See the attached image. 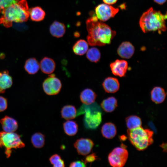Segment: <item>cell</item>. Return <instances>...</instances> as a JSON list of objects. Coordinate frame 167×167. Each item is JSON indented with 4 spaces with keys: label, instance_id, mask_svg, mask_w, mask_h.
<instances>
[{
    "label": "cell",
    "instance_id": "cb8c5ba5",
    "mask_svg": "<svg viewBox=\"0 0 167 167\" xmlns=\"http://www.w3.org/2000/svg\"><path fill=\"white\" fill-rule=\"evenodd\" d=\"M61 112L62 118L66 120H70L76 117L77 111L73 105H67L62 108Z\"/></svg>",
    "mask_w": 167,
    "mask_h": 167
},
{
    "label": "cell",
    "instance_id": "30bf717a",
    "mask_svg": "<svg viewBox=\"0 0 167 167\" xmlns=\"http://www.w3.org/2000/svg\"><path fill=\"white\" fill-rule=\"evenodd\" d=\"M110 67L113 75L122 77L125 75L128 68V64L125 60L118 59L111 63Z\"/></svg>",
    "mask_w": 167,
    "mask_h": 167
},
{
    "label": "cell",
    "instance_id": "7c38bea8",
    "mask_svg": "<svg viewBox=\"0 0 167 167\" xmlns=\"http://www.w3.org/2000/svg\"><path fill=\"white\" fill-rule=\"evenodd\" d=\"M135 49L134 46L129 42H122L118 46L117 53L121 58L125 59L131 58L134 53Z\"/></svg>",
    "mask_w": 167,
    "mask_h": 167
},
{
    "label": "cell",
    "instance_id": "5bb4252c",
    "mask_svg": "<svg viewBox=\"0 0 167 167\" xmlns=\"http://www.w3.org/2000/svg\"><path fill=\"white\" fill-rule=\"evenodd\" d=\"M2 128L4 131L7 132H14L18 128L17 121L13 118L5 116L0 120Z\"/></svg>",
    "mask_w": 167,
    "mask_h": 167
},
{
    "label": "cell",
    "instance_id": "7a4b0ae2",
    "mask_svg": "<svg viewBox=\"0 0 167 167\" xmlns=\"http://www.w3.org/2000/svg\"><path fill=\"white\" fill-rule=\"evenodd\" d=\"M0 18V24L6 28L14 23L24 22L29 16V10L26 0H19L3 10Z\"/></svg>",
    "mask_w": 167,
    "mask_h": 167
},
{
    "label": "cell",
    "instance_id": "ffe728a7",
    "mask_svg": "<svg viewBox=\"0 0 167 167\" xmlns=\"http://www.w3.org/2000/svg\"><path fill=\"white\" fill-rule=\"evenodd\" d=\"M101 132L103 136L108 139L114 138L117 133V129L115 125L111 122L105 123L102 126Z\"/></svg>",
    "mask_w": 167,
    "mask_h": 167
},
{
    "label": "cell",
    "instance_id": "1f68e13d",
    "mask_svg": "<svg viewBox=\"0 0 167 167\" xmlns=\"http://www.w3.org/2000/svg\"><path fill=\"white\" fill-rule=\"evenodd\" d=\"M7 107V101L6 98L0 96V112H2L6 109Z\"/></svg>",
    "mask_w": 167,
    "mask_h": 167
},
{
    "label": "cell",
    "instance_id": "d4e9b609",
    "mask_svg": "<svg viewBox=\"0 0 167 167\" xmlns=\"http://www.w3.org/2000/svg\"><path fill=\"white\" fill-rule=\"evenodd\" d=\"M63 128L65 133L67 135L73 136L77 133L78 126L76 122L68 120L63 124Z\"/></svg>",
    "mask_w": 167,
    "mask_h": 167
},
{
    "label": "cell",
    "instance_id": "f1b7e54d",
    "mask_svg": "<svg viewBox=\"0 0 167 167\" xmlns=\"http://www.w3.org/2000/svg\"><path fill=\"white\" fill-rule=\"evenodd\" d=\"M86 57L92 62H97L100 60L101 54L99 50L96 47L90 48L87 52Z\"/></svg>",
    "mask_w": 167,
    "mask_h": 167
},
{
    "label": "cell",
    "instance_id": "6da1fadb",
    "mask_svg": "<svg viewBox=\"0 0 167 167\" xmlns=\"http://www.w3.org/2000/svg\"><path fill=\"white\" fill-rule=\"evenodd\" d=\"M90 14L91 16L86 21L88 44L93 46H103L110 44L116 32L107 24L98 21L93 12H91Z\"/></svg>",
    "mask_w": 167,
    "mask_h": 167
},
{
    "label": "cell",
    "instance_id": "277c9868",
    "mask_svg": "<svg viewBox=\"0 0 167 167\" xmlns=\"http://www.w3.org/2000/svg\"><path fill=\"white\" fill-rule=\"evenodd\" d=\"M128 139L131 144L138 150L146 149L153 143V132L148 129L140 126L132 129H128Z\"/></svg>",
    "mask_w": 167,
    "mask_h": 167
},
{
    "label": "cell",
    "instance_id": "e575fe53",
    "mask_svg": "<svg viewBox=\"0 0 167 167\" xmlns=\"http://www.w3.org/2000/svg\"><path fill=\"white\" fill-rule=\"evenodd\" d=\"M86 164L84 161H77L71 162L69 165L70 167H85L86 166Z\"/></svg>",
    "mask_w": 167,
    "mask_h": 167
},
{
    "label": "cell",
    "instance_id": "4316f807",
    "mask_svg": "<svg viewBox=\"0 0 167 167\" xmlns=\"http://www.w3.org/2000/svg\"><path fill=\"white\" fill-rule=\"evenodd\" d=\"M31 142L35 148H41L45 144V136L40 132L36 133L32 135Z\"/></svg>",
    "mask_w": 167,
    "mask_h": 167
},
{
    "label": "cell",
    "instance_id": "52a82bcc",
    "mask_svg": "<svg viewBox=\"0 0 167 167\" xmlns=\"http://www.w3.org/2000/svg\"><path fill=\"white\" fill-rule=\"evenodd\" d=\"M62 86L60 80L55 77L54 74L49 75V77L44 80L42 84L44 92L49 95L58 94L61 90Z\"/></svg>",
    "mask_w": 167,
    "mask_h": 167
},
{
    "label": "cell",
    "instance_id": "ac0fdd59",
    "mask_svg": "<svg viewBox=\"0 0 167 167\" xmlns=\"http://www.w3.org/2000/svg\"><path fill=\"white\" fill-rule=\"evenodd\" d=\"M97 95L92 89L86 88L80 93V99L84 105H88L93 103L96 99Z\"/></svg>",
    "mask_w": 167,
    "mask_h": 167
},
{
    "label": "cell",
    "instance_id": "8992f818",
    "mask_svg": "<svg viewBox=\"0 0 167 167\" xmlns=\"http://www.w3.org/2000/svg\"><path fill=\"white\" fill-rule=\"evenodd\" d=\"M128 153L123 147L114 148L109 154L108 160L110 165L113 167H122L128 159Z\"/></svg>",
    "mask_w": 167,
    "mask_h": 167
},
{
    "label": "cell",
    "instance_id": "3957f363",
    "mask_svg": "<svg viewBox=\"0 0 167 167\" xmlns=\"http://www.w3.org/2000/svg\"><path fill=\"white\" fill-rule=\"evenodd\" d=\"M167 14L163 15L160 11L151 7L143 13L139 21L140 27L144 33L157 31L158 33L166 30L165 20Z\"/></svg>",
    "mask_w": 167,
    "mask_h": 167
},
{
    "label": "cell",
    "instance_id": "8d00e7d4",
    "mask_svg": "<svg viewBox=\"0 0 167 167\" xmlns=\"http://www.w3.org/2000/svg\"><path fill=\"white\" fill-rule=\"evenodd\" d=\"M154 1L159 4L162 5L166 2V0H154Z\"/></svg>",
    "mask_w": 167,
    "mask_h": 167
},
{
    "label": "cell",
    "instance_id": "836d02e7",
    "mask_svg": "<svg viewBox=\"0 0 167 167\" xmlns=\"http://www.w3.org/2000/svg\"><path fill=\"white\" fill-rule=\"evenodd\" d=\"M97 156L95 153H92L91 154L87 155L84 161L85 163L86 164L87 163H92L97 159Z\"/></svg>",
    "mask_w": 167,
    "mask_h": 167
},
{
    "label": "cell",
    "instance_id": "4dcf8cb0",
    "mask_svg": "<svg viewBox=\"0 0 167 167\" xmlns=\"http://www.w3.org/2000/svg\"><path fill=\"white\" fill-rule=\"evenodd\" d=\"M19 0H0V13L10 6L17 2Z\"/></svg>",
    "mask_w": 167,
    "mask_h": 167
},
{
    "label": "cell",
    "instance_id": "8fae6325",
    "mask_svg": "<svg viewBox=\"0 0 167 167\" xmlns=\"http://www.w3.org/2000/svg\"><path fill=\"white\" fill-rule=\"evenodd\" d=\"M85 124L88 128L92 129L96 128L102 121L101 113L99 111L89 113L87 111L84 118Z\"/></svg>",
    "mask_w": 167,
    "mask_h": 167
},
{
    "label": "cell",
    "instance_id": "d6986e66",
    "mask_svg": "<svg viewBox=\"0 0 167 167\" xmlns=\"http://www.w3.org/2000/svg\"><path fill=\"white\" fill-rule=\"evenodd\" d=\"M66 31V27L62 23L55 21L50 25L49 32L53 36L60 38L62 37Z\"/></svg>",
    "mask_w": 167,
    "mask_h": 167
},
{
    "label": "cell",
    "instance_id": "83f0119b",
    "mask_svg": "<svg viewBox=\"0 0 167 167\" xmlns=\"http://www.w3.org/2000/svg\"><path fill=\"white\" fill-rule=\"evenodd\" d=\"M126 125L128 129H132L141 126V118L136 115L129 116L126 118Z\"/></svg>",
    "mask_w": 167,
    "mask_h": 167
},
{
    "label": "cell",
    "instance_id": "5b68a950",
    "mask_svg": "<svg viewBox=\"0 0 167 167\" xmlns=\"http://www.w3.org/2000/svg\"><path fill=\"white\" fill-rule=\"evenodd\" d=\"M24 147V143L17 134L0 131V147L5 148V153L7 158L11 156L12 149L22 148Z\"/></svg>",
    "mask_w": 167,
    "mask_h": 167
},
{
    "label": "cell",
    "instance_id": "9c48e42d",
    "mask_svg": "<svg viewBox=\"0 0 167 167\" xmlns=\"http://www.w3.org/2000/svg\"><path fill=\"white\" fill-rule=\"evenodd\" d=\"M94 143L90 139L81 138L77 140L74 144L79 154L86 156L91 152Z\"/></svg>",
    "mask_w": 167,
    "mask_h": 167
},
{
    "label": "cell",
    "instance_id": "9a60e30c",
    "mask_svg": "<svg viewBox=\"0 0 167 167\" xmlns=\"http://www.w3.org/2000/svg\"><path fill=\"white\" fill-rule=\"evenodd\" d=\"M13 84V80L7 70L0 72V94L4 93Z\"/></svg>",
    "mask_w": 167,
    "mask_h": 167
},
{
    "label": "cell",
    "instance_id": "f546056e",
    "mask_svg": "<svg viewBox=\"0 0 167 167\" xmlns=\"http://www.w3.org/2000/svg\"><path fill=\"white\" fill-rule=\"evenodd\" d=\"M49 161L54 167H64L65 166L64 161L58 154H54L52 156L49 158Z\"/></svg>",
    "mask_w": 167,
    "mask_h": 167
},
{
    "label": "cell",
    "instance_id": "484cf974",
    "mask_svg": "<svg viewBox=\"0 0 167 167\" xmlns=\"http://www.w3.org/2000/svg\"><path fill=\"white\" fill-rule=\"evenodd\" d=\"M45 15V11L39 6L34 7L29 11V16L33 21H40L42 20Z\"/></svg>",
    "mask_w": 167,
    "mask_h": 167
},
{
    "label": "cell",
    "instance_id": "44dd1931",
    "mask_svg": "<svg viewBox=\"0 0 167 167\" xmlns=\"http://www.w3.org/2000/svg\"><path fill=\"white\" fill-rule=\"evenodd\" d=\"M40 68V64L35 58L28 59L25 62L24 68L29 74L33 75L36 73Z\"/></svg>",
    "mask_w": 167,
    "mask_h": 167
},
{
    "label": "cell",
    "instance_id": "d6a6232c",
    "mask_svg": "<svg viewBox=\"0 0 167 167\" xmlns=\"http://www.w3.org/2000/svg\"><path fill=\"white\" fill-rule=\"evenodd\" d=\"M12 25L15 28L19 31H24L28 28L27 26L23 22L14 23Z\"/></svg>",
    "mask_w": 167,
    "mask_h": 167
},
{
    "label": "cell",
    "instance_id": "4fadbf2b",
    "mask_svg": "<svg viewBox=\"0 0 167 167\" xmlns=\"http://www.w3.org/2000/svg\"><path fill=\"white\" fill-rule=\"evenodd\" d=\"M102 86L105 91L109 93H114L117 92L120 88L118 79L112 77L106 78L102 83Z\"/></svg>",
    "mask_w": 167,
    "mask_h": 167
},
{
    "label": "cell",
    "instance_id": "e0dca14e",
    "mask_svg": "<svg viewBox=\"0 0 167 167\" xmlns=\"http://www.w3.org/2000/svg\"><path fill=\"white\" fill-rule=\"evenodd\" d=\"M166 96L164 89L160 87L156 86L153 88L151 92V97L152 101L156 104L162 103Z\"/></svg>",
    "mask_w": 167,
    "mask_h": 167
},
{
    "label": "cell",
    "instance_id": "ba28073f",
    "mask_svg": "<svg viewBox=\"0 0 167 167\" xmlns=\"http://www.w3.org/2000/svg\"><path fill=\"white\" fill-rule=\"evenodd\" d=\"M119 9L106 4H101L95 9V15L101 21H105L113 17L118 12Z\"/></svg>",
    "mask_w": 167,
    "mask_h": 167
},
{
    "label": "cell",
    "instance_id": "2e32d148",
    "mask_svg": "<svg viewBox=\"0 0 167 167\" xmlns=\"http://www.w3.org/2000/svg\"><path fill=\"white\" fill-rule=\"evenodd\" d=\"M40 66L43 73L50 74L55 70L56 65L55 62L52 59L45 57L41 60Z\"/></svg>",
    "mask_w": 167,
    "mask_h": 167
},
{
    "label": "cell",
    "instance_id": "d590c367",
    "mask_svg": "<svg viewBox=\"0 0 167 167\" xmlns=\"http://www.w3.org/2000/svg\"><path fill=\"white\" fill-rule=\"evenodd\" d=\"M105 4L108 5H112L115 3L117 0H102Z\"/></svg>",
    "mask_w": 167,
    "mask_h": 167
},
{
    "label": "cell",
    "instance_id": "603a6c76",
    "mask_svg": "<svg viewBox=\"0 0 167 167\" xmlns=\"http://www.w3.org/2000/svg\"><path fill=\"white\" fill-rule=\"evenodd\" d=\"M88 42L83 39L77 41L72 47L74 53L76 55L79 56L84 55L88 49Z\"/></svg>",
    "mask_w": 167,
    "mask_h": 167
},
{
    "label": "cell",
    "instance_id": "7402d4cb",
    "mask_svg": "<svg viewBox=\"0 0 167 167\" xmlns=\"http://www.w3.org/2000/svg\"><path fill=\"white\" fill-rule=\"evenodd\" d=\"M118 106L117 99L111 96L103 100L101 103V106L104 111L107 113L113 111Z\"/></svg>",
    "mask_w": 167,
    "mask_h": 167
}]
</instances>
